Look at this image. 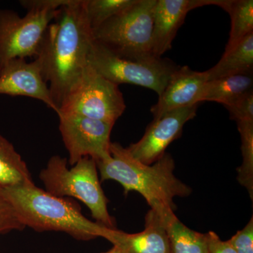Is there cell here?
<instances>
[{
  "mask_svg": "<svg viewBox=\"0 0 253 253\" xmlns=\"http://www.w3.org/2000/svg\"><path fill=\"white\" fill-rule=\"evenodd\" d=\"M84 2L85 0H71L58 10L36 58L58 109L89 63L94 38Z\"/></svg>",
  "mask_w": 253,
  "mask_h": 253,
  "instance_id": "cell-1",
  "label": "cell"
},
{
  "mask_svg": "<svg viewBox=\"0 0 253 253\" xmlns=\"http://www.w3.org/2000/svg\"><path fill=\"white\" fill-rule=\"evenodd\" d=\"M104 239L121 253H171L164 218L150 209L145 217L144 229L128 234L116 229H109Z\"/></svg>",
  "mask_w": 253,
  "mask_h": 253,
  "instance_id": "cell-14",
  "label": "cell"
},
{
  "mask_svg": "<svg viewBox=\"0 0 253 253\" xmlns=\"http://www.w3.org/2000/svg\"><path fill=\"white\" fill-rule=\"evenodd\" d=\"M226 108L231 119L234 120L236 123L253 122V91H250Z\"/></svg>",
  "mask_w": 253,
  "mask_h": 253,
  "instance_id": "cell-23",
  "label": "cell"
},
{
  "mask_svg": "<svg viewBox=\"0 0 253 253\" xmlns=\"http://www.w3.org/2000/svg\"><path fill=\"white\" fill-rule=\"evenodd\" d=\"M136 0H85L86 18L94 31L111 18L132 6Z\"/></svg>",
  "mask_w": 253,
  "mask_h": 253,
  "instance_id": "cell-21",
  "label": "cell"
},
{
  "mask_svg": "<svg viewBox=\"0 0 253 253\" xmlns=\"http://www.w3.org/2000/svg\"><path fill=\"white\" fill-rule=\"evenodd\" d=\"M88 63L101 76L114 84H134L162 94L169 78L178 68L172 61L154 57L133 61L116 56L94 42Z\"/></svg>",
  "mask_w": 253,
  "mask_h": 253,
  "instance_id": "cell-7",
  "label": "cell"
},
{
  "mask_svg": "<svg viewBox=\"0 0 253 253\" xmlns=\"http://www.w3.org/2000/svg\"><path fill=\"white\" fill-rule=\"evenodd\" d=\"M25 227L40 231H61L79 241L104 238L110 228L84 217L79 205L57 197L35 185L4 188Z\"/></svg>",
  "mask_w": 253,
  "mask_h": 253,
  "instance_id": "cell-3",
  "label": "cell"
},
{
  "mask_svg": "<svg viewBox=\"0 0 253 253\" xmlns=\"http://www.w3.org/2000/svg\"><path fill=\"white\" fill-rule=\"evenodd\" d=\"M58 117L70 166H74L83 158H91L96 162L111 156L110 138L114 125L75 115Z\"/></svg>",
  "mask_w": 253,
  "mask_h": 253,
  "instance_id": "cell-9",
  "label": "cell"
},
{
  "mask_svg": "<svg viewBox=\"0 0 253 253\" xmlns=\"http://www.w3.org/2000/svg\"><path fill=\"white\" fill-rule=\"evenodd\" d=\"M241 135L243 163L238 168L237 179L239 184L249 191L253 198V122L237 123Z\"/></svg>",
  "mask_w": 253,
  "mask_h": 253,
  "instance_id": "cell-20",
  "label": "cell"
},
{
  "mask_svg": "<svg viewBox=\"0 0 253 253\" xmlns=\"http://www.w3.org/2000/svg\"><path fill=\"white\" fill-rule=\"evenodd\" d=\"M253 33L233 49L225 51L219 62L206 71L208 81L238 74H253Z\"/></svg>",
  "mask_w": 253,
  "mask_h": 253,
  "instance_id": "cell-15",
  "label": "cell"
},
{
  "mask_svg": "<svg viewBox=\"0 0 253 253\" xmlns=\"http://www.w3.org/2000/svg\"><path fill=\"white\" fill-rule=\"evenodd\" d=\"M236 253H253V218L229 240Z\"/></svg>",
  "mask_w": 253,
  "mask_h": 253,
  "instance_id": "cell-24",
  "label": "cell"
},
{
  "mask_svg": "<svg viewBox=\"0 0 253 253\" xmlns=\"http://www.w3.org/2000/svg\"><path fill=\"white\" fill-rule=\"evenodd\" d=\"M231 0H156L153 20V54L161 58L172 48L173 40L191 10L207 5L229 8Z\"/></svg>",
  "mask_w": 253,
  "mask_h": 253,
  "instance_id": "cell-11",
  "label": "cell"
},
{
  "mask_svg": "<svg viewBox=\"0 0 253 253\" xmlns=\"http://www.w3.org/2000/svg\"><path fill=\"white\" fill-rule=\"evenodd\" d=\"M33 184L27 165L14 145L0 134V186L14 187Z\"/></svg>",
  "mask_w": 253,
  "mask_h": 253,
  "instance_id": "cell-17",
  "label": "cell"
},
{
  "mask_svg": "<svg viewBox=\"0 0 253 253\" xmlns=\"http://www.w3.org/2000/svg\"><path fill=\"white\" fill-rule=\"evenodd\" d=\"M208 81L206 71H193L187 66H178L160 95L158 102L151 108L154 120L168 111L202 103Z\"/></svg>",
  "mask_w": 253,
  "mask_h": 253,
  "instance_id": "cell-13",
  "label": "cell"
},
{
  "mask_svg": "<svg viewBox=\"0 0 253 253\" xmlns=\"http://www.w3.org/2000/svg\"><path fill=\"white\" fill-rule=\"evenodd\" d=\"M199 106L172 110L154 120L140 140L126 148L129 154L146 165L156 162L166 154L168 146L181 135L184 125L196 116Z\"/></svg>",
  "mask_w": 253,
  "mask_h": 253,
  "instance_id": "cell-10",
  "label": "cell"
},
{
  "mask_svg": "<svg viewBox=\"0 0 253 253\" xmlns=\"http://www.w3.org/2000/svg\"><path fill=\"white\" fill-rule=\"evenodd\" d=\"M156 3V0H136L130 7L94 30V42L123 59L144 61L156 57L153 54Z\"/></svg>",
  "mask_w": 253,
  "mask_h": 253,
  "instance_id": "cell-5",
  "label": "cell"
},
{
  "mask_svg": "<svg viewBox=\"0 0 253 253\" xmlns=\"http://www.w3.org/2000/svg\"><path fill=\"white\" fill-rule=\"evenodd\" d=\"M110 153L109 158L96 162L101 181H117L126 194L136 191L156 212L174 211V198L187 197L192 192L174 175L175 163L168 153L152 165L138 161L119 143L111 142Z\"/></svg>",
  "mask_w": 253,
  "mask_h": 253,
  "instance_id": "cell-2",
  "label": "cell"
},
{
  "mask_svg": "<svg viewBox=\"0 0 253 253\" xmlns=\"http://www.w3.org/2000/svg\"><path fill=\"white\" fill-rule=\"evenodd\" d=\"M40 179L49 194L79 200L89 208L96 222L115 229L113 218L108 211L109 201L101 188L97 166L92 158H82L68 168V160L56 155L41 171Z\"/></svg>",
  "mask_w": 253,
  "mask_h": 253,
  "instance_id": "cell-4",
  "label": "cell"
},
{
  "mask_svg": "<svg viewBox=\"0 0 253 253\" xmlns=\"http://www.w3.org/2000/svg\"><path fill=\"white\" fill-rule=\"evenodd\" d=\"M253 74H238L208 81L203 94L204 101H215L230 106L253 91Z\"/></svg>",
  "mask_w": 253,
  "mask_h": 253,
  "instance_id": "cell-16",
  "label": "cell"
},
{
  "mask_svg": "<svg viewBox=\"0 0 253 253\" xmlns=\"http://www.w3.org/2000/svg\"><path fill=\"white\" fill-rule=\"evenodd\" d=\"M207 234L208 253H236L229 240L222 241L213 231H209Z\"/></svg>",
  "mask_w": 253,
  "mask_h": 253,
  "instance_id": "cell-25",
  "label": "cell"
},
{
  "mask_svg": "<svg viewBox=\"0 0 253 253\" xmlns=\"http://www.w3.org/2000/svg\"><path fill=\"white\" fill-rule=\"evenodd\" d=\"M0 94L39 100L56 114L59 112L36 59L31 62L14 59L0 68Z\"/></svg>",
  "mask_w": 253,
  "mask_h": 253,
  "instance_id": "cell-12",
  "label": "cell"
},
{
  "mask_svg": "<svg viewBox=\"0 0 253 253\" xmlns=\"http://www.w3.org/2000/svg\"><path fill=\"white\" fill-rule=\"evenodd\" d=\"M227 12L231 16V26L225 51L233 49L246 36L253 33V1L232 0Z\"/></svg>",
  "mask_w": 253,
  "mask_h": 253,
  "instance_id": "cell-19",
  "label": "cell"
},
{
  "mask_svg": "<svg viewBox=\"0 0 253 253\" xmlns=\"http://www.w3.org/2000/svg\"><path fill=\"white\" fill-rule=\"evenodd\" d=\"M101 253H121L120 252L119 250H118L117 249V248L115 247V246H113V249L109 250V251H107V252Z\"/></svg>",
  "mask_w": 253,
  "mask_h": 253,
  "instance_id": "cell-27",
  "label": "cell"
},
{
  "mask_svg": "<svg viewBox=\"0 0 253 253\" xmlns=\"http://www.w3.org/2000/svg\"><path fill=\"white\" fill-rule=\"evenodd\" d=\"M26 10L23 17L12 10H0V68L14 59H36L59 9Z\"/></svg>",
  "mask_w": 253,
  "mask_h": 253,
  "instance_id": "cell-8",
  "label": "cell"
},
{
  "mask_svg": "<svg viewBox=\"0 0 253 253\" xmlns=\"http://www.w3.org/2000/svg\"><path fill=\"white\" fill-rule=\"evenodd\" d=\"M165 221L171 253H208V234L187 227L176 217L174 212Z\"/></svg>",
  "mask_w": 253,
  "mask_h": 253,
  "instance_id": "cell-18",
  "label": "cell"
},
{
  "mask_svg": "<svg viewBox=\"0 0 253 253\" xmlns=\"http://www.w3.org/2000/svg\"><path fill=\"white\" fill-rule=\"evenodd\" d=\"M126 109L119 86L88 63L63 97L57 116L75 115L115 125Z\"/></svg>",
  "mask_w": 253,
  "mask_h": 253,
  "instance_id": "cell-6",
  "label": "cell"
},
{
  "mask_svg": "<svg viewBox=\"0 0 253 253\" xmlns=\"http://www.w3.org/2000/svg\"><path fill=\"white\" fill-rule=\"evenodd\" d=\"M25 228L6 196L4 188L0 186V234L23 230Z\"/></svg>",
  "mask_w": 253,
  "mask_h": 253,
  "instance_id": "cell-22",
  "label": "cell"
},
{
  "mask_svg": "<svg viewBox=\"0 0 253 253\" xmlns=\"http://www.w3.org/2000/svg\"><path fill=\"white\" fill-rule=\"evenodd\" d=\"M71 0H23L21 4L26 9L29 8H40V9H59L60 8L68 4Z\"/></svg>",
  "mask_w": 253,
  "mask_h": 253,
  "instance_id": "cell-26",
  "label": "cell"
}]
</instances>
